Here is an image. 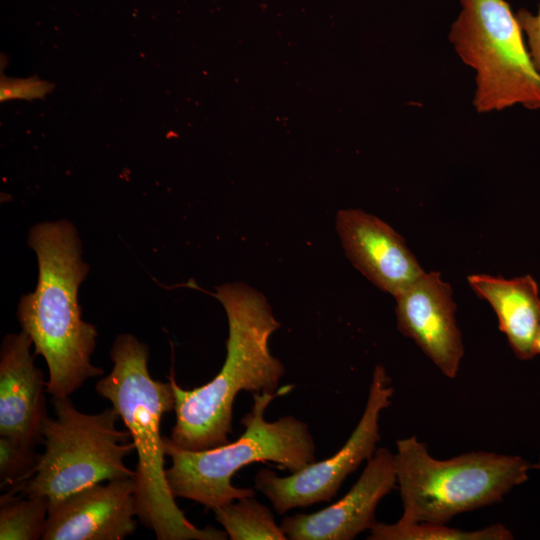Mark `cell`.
<instances>
[{
    "label": "cell",
    "instance_id": "6da1fadb",
    "mask_svg": "<svg viewBox=\"0 0 540 540\" xmlns=\"http://www.w3.org/2000/svg\"><path fill=\"white\" fill-rule=\"evenodd\" d=\"M228 320L226 358L219 373L192 390L168 377L175 398L176 422L170 440L180 448L204 450L228 443L232 411L240 391L275 394L285 368L269 350L280 323L266 298L244 283L223 284L213 294Z\"/></svg>",
    "mask_w": 540,
    "mask_h": 540
},
{
    "label": "cell",
    "instance_id": "7a4b0ae2",
    "mask_svg": "<svg viewBox=\"0 0 540 540\" xmlns=\"http://www.w3.org/2000/svg\"><path fill=\"white\" fill-rule=\"evenodd\" d=\"M28 245L37 256L38 283L32 293L21 297L18 320L33 342L35 356H43L47 363L46 392L69 397L88 379L104 374L91 363L96 327L82 319L78 303V289L89 267L69 221L35 225Z\"/></svg>",
    "mask_w": 540,
    "mask_h": 540
},
{
    "label": "cell",
    "instance_id": "3957f363",
    "mask_svg": "<svg viewBox=\"0 0 540 540\" xmlns=\"http://www.w3.org/2000/svg\"><path fill=\"white\" fill-rule=\"evenodd\" d=\"M111 372L95 389L116 410L129 431L137 452V517L158 540H225L227 533L207 526L197 528L177 506L164 468L166 455L160 424L174 410L172 385L151 377L149 350L131 334L116 337L110 351Z\"/></svg>",
    "mask_w": 540,
    "mask_h": 540
},
{
    "label": "cell",
    "instance_id": "277c9868",
    "mask_svg": "<svg viewBox=\"0 0 540 540\" xmlns=\"http://www.w3.org/2000/svg\"><path fill=\"white\" fill-rule=\"evenodd\" d=\"M284 393H253L252 408L241 420L244 432L234 442L187 450L164 437V450L172 461L165 471L172 495L213 510L255 496L254 489L231 484L232 476L244 466L272 461L296 473L315 462V443L305 422L294 416H283L273 422L264 418L267 406Z\"/></svg>",
    "mask_w": 540,
    "mask_h": 540
},
{
    "label": "cell",
    "instance_id": "5b68a950",
    "mask_svg": "<svg viewBox=\"0 0 540 540\" xmlns=\"http://www.w3.org/2000/svg\"><path fill=\"white\" fill-rule=\"evenodd\" d=\"M396 447L405 523L447 524L458 514L500 502L533 468L520 456L485 451L437 460L417 436L397 440Z\"/></svg>",
    "mask_w": 540,
    "mask_h": 540
},
{
    "label": "cell",
    "instance_id": "8992f818",
    "mask_svg": "<svg viewBox=\"0 0 540 540\" xmlns=\"http://www.w3.org/2000/svg\"><path fill=\"white\" fill-rule=\"evenodd\" d=\"M55 418L42 426L45 451L32 478L9 489L26 496H45L50 503L101 483L135 477L124 458L135 446L129 431L119 429L113 407L96 414L79 411L70 397H52Z\"/></svg>",
    "mask_w": 540,
    "mask_h": 540
},
{
    "label": "cell",
    "instance_id": "52a82bcc",
    "mask_svg": "<svg viewBox=\"0 0 540 540\" xmlns=\"http://www.w3.org/2000/svg\"><path fill=\"white\" fill-rule=\"evenodd\" d=\"M449 40L476 73L473 105L479 113L515 105L540 109L535 69L515 14L505 0H459Z\"/></svg>",
    "mask_w": 540,
    "mask_h": 540
},
{
    "label": "cell",
    "instance_id": "ba28073f",
    "mask_svg": "<svg viewBox=\"0 0 540 540\" xmlns=\"http://www.w3.org/2000/svg\"><path fill=\"white\" fill-rule=\"evenodd\" d=\"M393 392L386 369L377 365L361 419L334 455L286 477H279L263 468L255 476L254 487L270 500L280 514L297 507L329 502L346 477L375 453L380 440L379 417L390 406Z\"/></svg>",
    "mask_w": 540,
    "mask_h": 540
},
{
    "label": "cell",
    "instance_id": "9c48e42d",
    "mask_svg": "<svg viewBox=\"0 0 540 540\" xmlns=\"http://www.w3.org/2000/svg\"><path fill=\"white\" fill-rule=\"evenodd\" d=\"M397 328L411 338L448 378L457 376L464 346L456 304L440 273H423L395 296Z\"/></svg>",
    "mask_w": 540,
    "mask_h": 540
},
{
    "label": "cell",
    "instance_id": "30bf717a",
    "mask_svg": "<svg viewBox=\"0 0 540 540\" xmlns=\"http://www.w3.org/2000/svg\"><path fill=\"white\" fill-rule=\"evenodd\" d=\"M135 477L95 484L49 504L44 540H122L136 529Z\"/></svg>",
    "mask_w": 540,
    "mask_h": 540
},
{
    "label": "cell",
    "instance_id": "8fae6325",
    "mask_svg": "<svg viewBox=\"0 0 540 540\" xmlns=\"http://www.w3.org/2000/svg\"><path fill=\"white\" fill-rule=\"evenodd\" d=\"M396 483L394 454L379 448L340 500L312 514L285 517L280 527L291 540H351L376 523V507Z\"/></svg>",
    "mask_w": 540,
    "mask_h": 540
},
{
    "label": "cell",
    "instance_id": "7c38bea8",
    "mask_svg": "<svg viewBox=\"0 0 540 540\" xmlns=\"http://www.w3.org/2000/svg\"><path fill=\"white\" fill-rule=\"evenodd\" d=\"M336 229L347 257L375 286L395 296L423 273L404 239L361 210H341Z\"/></svg>",
    "mask_w": 540,
    "mask_h": 540
},
{
    "label": "cell",
    "instance_id": "4fadbf2b",
    "mask_svg": "<svg viewBox=\"0 0 540 540\" xmlns=\"http://www.w3.org/2000/svg\"><path fill=\"white\" fill-rule=\"evenodd\" d=\"M33 342L23 330L8 334L0 351V435L30 447L43 441L48 416L46 382L31 354Z\"/></svg>",
    "mask_w": 540,
    "mask_h": 540
},
{
    "label": "cell",
    "instance_id": "5bb4252c",
    "mask_svg": "<svg viewBox=\"0 0 540 540\" xmlns=\"http://www.w3.org/2000/svg\"><path fill=\"white\" fill-rule=\"evenodd\" d=\"M475 293L492 306L516 357L529 360L536 355L540 332V298L536 281L530 276L505 279L485 274L468 277Z\"/></svg>",
    "mask_w": 540,
    "mask_h": 540
},
{
    "label": "cell",
    "instance_id": "9a60e30c",
    "mask_svg": "<svg viewBox=\"0 0 540 540\" xmlns=\"http://www.w3.org/2000/svg\"><path fill=\"white\" fill-rule=\"evenodd\" d=\"M213 511L231 540L288 539L273 513L254 496L237 499Z\"/></svg>",
    "mask_w": 540,
    "mask_h": 540
},
{
    "label": "cell",
    "instance_id": "2e32d148",
    "mask_svg": "<svg viewBox=\"0 0 540 540\" xmlns=\"http://www.w3.org/2000/svg\"><path fill=\"white\" fill-rule=\"evenodd\" d=\"M49 499L8 491L0 497V539H42L48 516Z\"/></svg>",
    "mask_w": 540,
    "mask_h": 540
},
{
    "label": "cell",
    "instance_id": "e0dca14e",
    "mask_svg": "<svg viewBox=\"0 0 540 540\" xmlns=\"http://www.w3.org/2000/svg\"><path fill=\"white\" fill-rule=\"evenodd\" d=\"M369 540H510L511 531L500 523L465 531L435 523L377 522L370 529Z\"/></svg>",
    "mask_w": 540,
    "mask_h": 540
},
{
    "label": "cell",
    "instance_id": "ac0fdd59",
    "mask_svg": "<svg viewBox=\"0 0 540 540\" xmlns=\"http://www.w3.org/2000/svg\"><path fill=\"white\" fill-rule=\"evenodd\" d=\"M42 454L34 447L27 446L11 438H0V487L14 488L30 478L36 472Z\"/></svg>",
    "mask_w": 540,
    "mask_h": 540
},
{
    "label": "cell",
    "instance_id": "d6986e66",
    "mask_svg": "<svg viewBox=\"0 0 540 540\" xmlns=\"http://www.w3.org/2000/svg\"><path fill=\"white\" fill-rule=\"evenodd\" d=\"M0 84L1 102L15 99H23L28 101L34 99H43L54 88L52 83L43 81L37 76H32L25 79H15L2 75Z\"/></svg>",
    "mask_w": 540,
    "mask_h": 540
},
{
    "label": "cell",
    "instance_id": "ffe728a7",
    "mask_svg": "<svg viewBox=\"0 0 540 540\" xmlns=\"http://www.w3.org/2000/svg\"><path fill=\"white\" fill-rule=\"evenodd\" d=\"M515 16L523 35L527 38L531 61L540 74V3L536 14L520 9Z\"/></svg>",
    "mask_w": 540,
    "mask_h": 540
},
{
    "label": "cell",
    "instance_id": "44dd1931",
    "mask_svg": "<svg viewBox=\"0 0 540 540\" xmlns=\"http://www.w3.org/2000/svg\"><path fill=\"white\" fill-rule=\"evenodd\" d=\"M535 350H536V354H540V332L536 340Z\"/></svg>",
    "mask_w": 540,
    "mask_h": 540
},
{
    "label": "cell",
    "instance_id": "7402d4cb",
    "mask_svg": "<svg viewBox=\"0 0 540 540\" xmlns=\"http://www.w3.org/2000/svg\"><path fill=\"white\" fill-rule=\"evenodd\" d=\"M533 468H536V469L540 470V457H539V460H538L537 464L533 465Z\"/></svg>",
    "mask_w": 540,
    "mask_h": 540
}]
</instances>
